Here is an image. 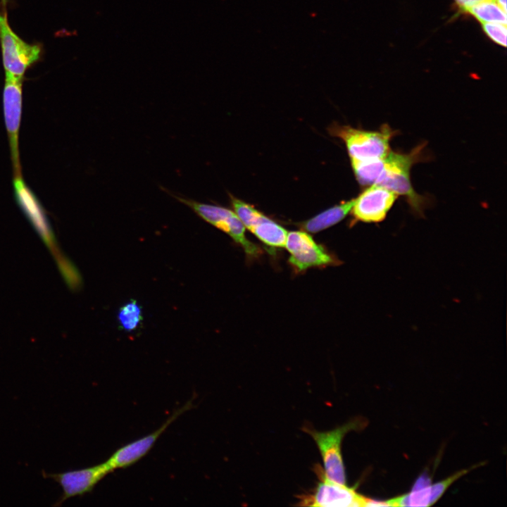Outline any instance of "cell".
<instances>
[{"label":"cell","instance_id":"cell-1","mask_svg":"<svg viewBox=\"0 0 507 507\" xmlns=\"http://www.w3.org/2000/svg\"><path fill=\"white\" fill-rule=\"evenodd\" d=\"M425 143L413 148L408 153L392 151L384 157L383 171L375 184L383 186L398 196L405 197L412 211L423 216L428 199L418 194L411 180V170L415 163L427 161Z\"/></svg>","mask_w":507,"mask_h":507},{"label":"cell","instance_id":"cell-2","mask_svg":"<svg viewBox=\"0 0 507 507\" xmlns=\"http://www.w3.org/2000/svg\"><path fill=\"white\" fill-rule=\"evenodd\" d=\"M0 48L5 73L24 78L26 71L43 56L39 43H28L11 27L7 11H0Z\"/></svg>","mask_w":507,"mask_h":507},{"label":"cell","instance_id":"cell-3","mask_svg":"<svg viewBox=\"0 0 507 507\" xmlns=\"http://www.w3.org/2000/svg\"><path fill=\"white\" fill-rule=\"evenodd\" d=\"M330 130L334 136L344 142L350 158L357 161L385 157L391 151V140L399 132L387 124L375 131L339 125H333Z\"/></svg>","mask_w":507,"mask_h":507},{"label":"cell","instance_id":"cell-4","mask_svg":"<svg viewBox=\"0 0 507 507\" xmlns=\"http://www.w3.org/2000/svg\"><path fill=\"white\" fill-rule=\"evenodd\" d=\"M366 422L362 418H354L350 422L333 430L320 432L309 425L303 427L315 442L320 453L324 472L330 480L346 484L345 468L342 454V442L344 436L352 430L365 427Z\"/></svg>","mask_w":507,"mask_h":507},{"label":"cell","instance_id":"cell-5","mask_svg":"<svg viewBox=\"0 0 507 507\" xmlns=\"http://www.w3.org/2000/svg\"><path fill=\"white\" fill-rule=\"evenodd\" d=\"M163 190L190 208L204 220L230 235L243 248L247 256L257 257L261 254L260 248L246 237L245 227L234 211L221 206L201 203L174 194L165 188Z\"/></svg>","mask_w":507,"mask_h":507},{"label":"cell","instance_id":"cell-6","mask_svg":"<svg viewBox=\"0 0 507 507\" xmlns=\"http://www.w3.org/2000/svg\"><path fill=\"white\" fill-rule=\"evenodd\" d=\"M314 471L318 482L310 492L297 496L296 505L302 506H364L365 496L356 492L346 484L337 483L328 479L323 469L315 465Z\"/></svg>","mask_w":507,"mask_h":507},{"label":"cell","instance_id":"cell-7","mask_svg":"<svg viewBox=\"0 0 507 507\" xmlns=\"http://www.w3.org/2000/svg\"><path fill=\"white\" fill-rule=\"evenodd\" d=\"M23 79L5 73L3 89L4 120L8 137L14 177L22 176L18 137L22 114Z\"/></svg>","mask_w":507,"mask_h":507},{"label":"cell","instance_id":"cell-8","mask_svg":"<svg viewBox=\"0 0 507 507\" xmlns=\"http://www.w3.org/2000/svg\"><path fill=\"white\" fill-rule=\"evenodd\" d=\"M111 472L106 463L79 470L57 473L42 471L43 477L51 479L61 487L63 492L54 506H61L66 500L81 496L92 492L96 485L108 473Z\"/></svg>","mask_w":507,"mask_h":507},{"label":"cell","instance_id":"cell-9","mask_svg":"<svg viewBox=\"0 0 507 507\" xmlns=\"http://www.w3.org/2000/svg\"><path fill=\"white\" fill-rule=\"evenodd\" d=\"M193 406V400L191 399L182 407L176 409L155 431L117 449L105 461L111 471L113 472L115 470L119 468H126L144 457L167 428L178 417L192 408Z\"/></svg>","mask_w":507,"mask_h":507},{"label":"cell","instance_id":"cell-10","mask_svg":"<svg viewBox=\"0 0 507 507\" xmlns=\"http://www.w3.org/2000/svg\"><path fill=\"white\" fill-rule=\"evenodd\" d=\"M398 195L387 188L371 184L356 197L351 208L354 222L378 223L383 221Z\"/></svg>","mask_w":507,"mask_h":507},{"label":"cell","instance_id":"cell-11","mask_svg":"<svg viewBox=\"0 0 507 507\" xmlns=\"http://www.w3.org/2000/svg\"><path fill=\"white\" fill-rule=\"evenodd\" d=\"M284 247L290 254L289 263L299 272L335 263V259L306 231L288 232Z\"/></svg>","mask_w":507,"mask_h":507},{"label":"cell","instance_id":"cell-12","mask_svg":"<svg viewBox=\"0 0 507 507\" xmlns=\"http://www.w3.org/2000/svg\"><path fill=\"white\" fill-rule=\"evenodd\" d=\"M13 184L18 204L42 237L47 242H51V231L44 210L37 197L26 184L22 176L14 177Z\"/></svg>","mask_w":507,"mask_h":507},{"label":"cell","instance_id":"cell-13","mask_svg":"<svg viewBox=\"0 0 507 507\" xmlns=\"http://www.w3.org/2000/svg\"><path fill=\"white\" fill-rule=\"evenodd\" d=\"M354 199L342 202L300 223L299 227L310 233H317L340 222L351 212Z\"/></svg>","mask_w":507,"mask_h":507},{"label":"cell","instance_id":"cell-14","mask_svg":"<svg viewBox=\"0 0 507 507\" xmlns=\"http://www.w3.org/2000/svg\"><path fill=\"white\" fill-rule=\"evenodd\" d=\"M251 232L260 241L272 248L285 246L287 231L266 216Z\"/></svg>","mask_w":507,"mask_h":507},{"label":"cell","instance_id":"cell-15","mask_svg":"<svg viewBox=\"0 0 507 507\" xmlns=\"http://www.w3.org/2000/svg\"><path fill=\"white\" fill-rule=\"evenodd\" d=\"M466 12L472 14L482 23H496L506 25V13L494 0H480L470 6Z\"/></svg>","mask_w":507,"mask_h":507},{"label":"cell","instance_id":"cell-16","mask_svg":"<svg viewBox=\"0 0 507 507\" xmlns=\"http://www.w3.org/2000/svg\"><path fill=\"white\" fill-rule=\"evenodd\" d=\"M351 163L355 177L362 186L375 184L383 171V158L366 161L351 159Z\"/></svg>","mask_w":507,"mask_h":507},{"label":"cell","instance_id":"cell-17","mask_svg":"<svg viewBox=\"0 0 507 507\" xmlns=\"http://www.w3.org/2000/svg\"><path fill=\"white\" fill-rule=\"evenodd\" d=\"M117 318L120 329L127 332H133L143 321L142 306L136 300L131 299L119 308Z\"/></svg>","mask_w":507,"mask_h":507},{"label":"cell","instance_id":"cell-18","mask_svg":"<svg viewBox=\"0 0 507 507\" xmlns=\"http://www.w3.org/2000/svg\"><path fill=\"white\" fill-rule=\"evenodd\" d=\"M230 199L234 212L245 228H247L249 231L265 217L253 206L235 198L231 194H230Z\"/></svg>","mask_w":507,"mask_h":507},{"label":"cell","instance_id":"cell-19","mask_svg":"<svg viewBox=\"0 0 507 507\" xmlns=\"http://www.w3.org/2000/svg\"><path fill=\"white\" fill-rule=\"evenodd\" d=\"M430 486L427 485L414 489L408 494L387 500V502L389 506H430Z\"/></svg>","mask_w":507,"mask_h":507},{"label":"cell","instance_id":"cell-20","mask_svg":"<svg viewBox=\"0 0 507 507\" xmlns=\"http://www.w3.org/2000/svg\"><path fill=\"white\" fill-rule=\"evenodd\" d=\"M475 467H471L468 469L462 470L459 472H456L449 477L440 481L430 486L431 489V497H430V506L433 505L438 499L443 495L448 487L457 480L461 477L467 474L468 472L472 470Z\"/></svg>","mask_w":507,"mask_h":507},{"label":"cell","instance_id":"cell-21","mask_svg":"<svg viewBox=\"0 0 507 507\" xmlns=\"http://www.w3.org/2000/svg\"><path fill=\"white\" fill-rule=\"evenodd\" d=\"M482 28L488 37L503 46H506V25L496 23H482Z\"/></svg>","mask_w":507,"mask_h":507},{"label":"cell","instance_id":"cell-22","mask_svg":"<svg viewBox=\"0 0 507 507\" xmlns=\"http://www.w3.org/2000/svg\"><path fill=\"white\" fill-rule=\"evenodd\" d=\"M364 506L373 507V506H389L387 500V501H377L366 498Z\"/></svg>","mask_w":507,"mask_h":507},{"label":"cell","instance_id":"cell-23","mask_svg":"<svg viewBox=\"0 0 507 507\" xmlns=\"http://www.w3.org/2000/svg\"><path fill=\"white\" fill-rule=\"evenodd\" d=\"M458 7L462 11H466V10L472 6L476 1L475 0H455Z\"/></svg>","mask_w":507,"mask_h":507},{"label":"cell","instance_id":"cell-24","mask_svg":"<svg viewBox=\"0 0 507 507\" xmlns=\"http://www.w3.org/2000/svg\"><path fill=\"white\" fill-rule=\"evenodd\" d=\"M499 7L506 13V0H494Z\"/></svg>","mask_w":507,"mask_h":507},{"label":"cell","instance_id":"cell-25","mask_svg":"<svg viewBox=\"0 0 507 507\" xmlns=\"http://www.w3.org/2000/svg\"><path fill=\"white\" fill-rule=\"evenodd\" d=\"M10 0H0L1 8L2 10L7 11L8 4Z\"/></svg>","mask_w":507,"mask_h":507},{"label":"cell","instance_id":"cell-26","mask_svg":"<svg viewBox=\"0 0 507 507\" xmlns=\"http://www.w3.org/2000/svg\"><path fill=\"white\" fill-rule=\"evenodd\" d=\"M475 1H480V0H475Z\"/></svg>","mask_w":507,"mask_h":507}]
</instances>
